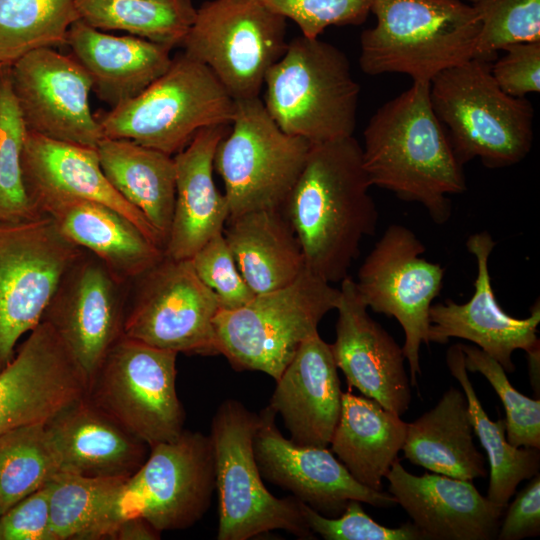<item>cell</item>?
Returning a JSON list of instances; mask_svg holds the SVG:
<instances>
[{"instance_id": "obj_9", "label": "cell", "mask_w": 540, "mask_h": 540, "mask_svg": "<svg viewBox=\"0 0 540 540\" xmlns=\"http://www.w3.org/2000/svg\"><path fill=\"white\" fill-rule=\"evenodd\" d=\"M259 414L234 399L223 401L211 423L210 438L218 494V540H247L272 530L315 539L294 496L277 498L263 483L253 439Z\"/></svg>"}, {"instance_id": "obj_2", "label": "cell", "mask_w": 540, "mask_h": 540, "mask_svg": "<svg viewBox=\"0 0 540 540\" xmlns=\"http://www.w3.org/2000/svg\"><path fill=\"white\" fill-rule=\"evenodd\" d=\"M429 88L413 82L377 109L363 132L362 161L371 186L421 204L433 222L444 224L452 213L449 196L467 185Z\"/></svg>"}, {"instance_id": "obj_30", "label": "cell", "mask_w": 540, "mask_h": 540, "mask_svg": "<svg viewBox=\"0 0 540 540\" xmlns=\"http://www.w3.org/2000/svg\"><path fill=\"white\" fill-rule=\"evenodd\" d=\"M413 465L472 481L485 477V458L474 444V429L463 390L450 387L437 404L411 423L402 447Z\"/></svg>"}, {"instance_id": "obj_20", "label": "cell", "mask_w": 540, "mask_h": 540, "mask_svg": "<svg viewBox=\"0 0 540 540\" xmlns=\"http://www.w3.org/2000/svg\"><path fill=\"white\" fill-rule=\"evenodd\" d=\"M495 245L487 231L469 236L466 247L477 263L474 293L463 304L451 299L432 304L428 340L429 344H446L450 338L468 340L495 359L505 372L512 373L515 371L512 360L515 350L522 349L527 355L539 351L540 304L537 301L530 315L523 319L508 315L500 307L488 267Z\"/></svg>"}, {"instance_id": "obj_16", "label": "cell", "mask_w": 540, "mask_h": 540, "mask_svg": "<svg viewBox=\"0 0 540 540\" xmlns=\"http://www.w3.org/2000/svg\"><path fill=\"white\" fill-rule=\"evenodd\" d=\"M10 81L28 131L91 148L104 138L89 105L91 78L71 54L33 50L10 65Z\"/></svg>"}, {"instance_id": "obj_44", "label": "cell", "mask_w": 540, "mask_h": 540, "mask_svg": "<svg viewBox=\"0 0 540 540\" xmlns=\"http://www.w3.org/2000/svg\"><path fill=\"white\" fill-rule=\"evenodd\" d=\"M49 482L0 516V540H54L50 522Z\"/></svg>"}, {"instance_id": "obj_43", "label": "cell", "mask_w": 540, "mask_h": 540, "mask_svg": "<svg viewBox=\"0 0 540 540\" xmlns=\"http://www.w3.org/2000/svg\"><path fill=\"white\" fill-rule=\"evenodd\" d=\"M286 20L294 21L301 35L319 38L329 26L360 25L370 13L372 0H261Z\"/></svg>"}, {"instance_id": "obj_25", "label": "cell", "mask_w": 540, "mask_h": 540, "mask_svg": "<svg viewBox=\"0 0 540 540\" xmlns=\"http://www.w3.org/2000/svg\"><path fill=\"white\" fill-rule=\"evenodd\" d=\"M59 472L128 478L150 447L93 404L87 396L45 423Z\"/></svg>"}, {"instance_id": "obj_32", "label": "cell", "mask_w": 540, "mask_h": 540, "mask_svg": "<svg viewBox=\"0 0 540 540\" xmlns=\"http://www.w3.org/2000/svg\"><path fill=\"white\" fill-rule=\"evenodd\" d=\"M96 149L110 184L143 214L165 246L175 203L173 156L128 139L103 138Z\"/></svg>"}, {"instance_id": "obj_36", "label": "cell", "mask_w": 540, "mask_h": 540, "mask_svg": "<svg viewBox=\"0 0 540 540\" xmlns=\"http://www.w3.org/2000/svg\"><path fill=\"white\" fill-rule=\"evenodd\" d=\"M45 423L0 434V516L59 472Z\"/></svg>"}, {"instance_id": "obj_23", "label": "cell", "mask_w": 540, "mask_h": 540, "mask_svg": "<svg viewBox=\"0 0 540 540\" xmlns=\"http://www.w3.org/2000/svg\"><path fill=\"white\" fill-rule=\"evenodd\" d=\"M21 164L27 195L38 212L42 204L55 200L97 202L128 218L164 251L158 232L106 178L96 148L54 140L27 130Z\"/></svg>"}, {"instance_id": "obj_5", "label": "cell", "mask_w": 540, "mask_h": 540, "mask_svg": "<svg viewBox=\"0 0 540 540\" xmlns=\"http://www.w3.org/2000/svg\"><path fill=\"white\" fill-rule=\"evenodd\" d=\"M429 96L462 166L478 158L487 168H504L529 154L533 106L525 97L505 93L487 61L473 58L439 73Z\"/></svg>"}, {"instance_id": "obj_19", "label": "cell", "mask_w": 540, "mask_h": 540, "mask_svg": "<svg viewBox=\"0 0 540 540\" xmlns=\"http://www.w3.org/2000/svg\"><path fill=\"white\" fill-rule=\"evenodd\" d=\"M259 416L253 451L260 473L299 501L330 518L340 516L351 500L374 507L397 504L391 494L356 481L331 450L299 446L286 439L276 427V413L269 406Z\"/></svg>"}, {"instance_id": "obj_47", "label": "cell", "mask_w": 540, "mask_h": 540, "mask_svg": "<svg viewBox=\"0 0 540 540\" xmlns=\"http://www.w3.org/2000/svg\"><path fill=\"white\" fill-rule=\"evenodd\" d=\"M160 532L141 518H130L119 523L110 533L111 540H155Z\"/></svg>"}, {"instance_id": "obj_8", "label": "cell", "mask_w": 540, "mask_h": 540, "mask_svg": "<svg viewBox=\"0 0 540 540\" xmlns=\"http://www.w3.org/2000/svg\"><path fill=\"white\" fill-rule=\"evenodd\" d=\"M235 100L205 64L176 54L136 97L94 114L104 138L128 139L174 156L206 127L230 125Z\"/></svg>"}, {"instance_id": "obj_48", "label": "cell", "mask_w": 540, "mask_h": 540, "mask_svg": "<svg viewBox=\"0 0 540 540\" xmlns=\"http://www.w3.org/2000/svg\"><path fill=\"white\" fill-rule=\"evenodd\" d=\"M539 354L540 351L528 354V370H529V377L531 384L534 388V390L539 395Z\"/></svg>"}, {"instance_id": "obj_38", "label": "cell", "mask_w": 540, "mask_h": 540, "mask_svg": "<svg viewBox=\"0 0 540 540\" xmlns=\"http://www.w3.org/2000/svg\"><path fill=\"white\" fill-rule=\"evenodd\" d=\"M126 478L58 472L50 480V522L54 540H79Z\"/></svg>"}, {"instance_id": "obj_50", "label": "cell", "mask_w": 540, "mask_h": 540, "mask_svg": "<svg viewBox=\"0 0 540 540\" xmlns=\"http://www.w3.org/2000/svg\"><path fill=\"white\" fill-rule=\"evenodd\" d=\"M2 65H3V64H0V69H1Z\"/></svg>"}, {"instance_id": "obj_45", "label": "cell", "mask_w": 540, "mask_h": 540, "mask_svg": "<svg viewBox=\"0 0 540 540\" xmlns=\"http://www.w3.org/2000/svg\"><path fill=\"white\" fill-rule=\"evenodd\" d=\"M505 55L492 67L498 86L514 97L540 91V41L507 46Z\"/></svg>"}, {"instance_id": "obj_22", "label": "cell", "mask_w": 540, "mask_h": 540, "mask_svg": "<svg viewBox=\"0 0 540 540\" xmlns=\"http://www.w3.org/2000/svg\"><path fill=\"white\" fill-rule=\"evenodd\" d=\"M385 478L391 494L425 540L497 538L504 506L479 493L472 481L437 473L416 476L396 461Z\"/></svg>"}, {"instance_id": "obj_42", "label": "cell", "mask_w": 540, "mask_h": 540, "mask_svg": "<svg viewBox=\"0 0 540 540\" xmlns=\"http://www.w3.org/2000/svg\"><path fill=\"white\" fill-rule=\"evenodd\" d=\"M200 280L216 295L221 309H235L254 293L242 277L223 232L208 240L191 258Z\"/></svg>"}, {"instance_id": "obj_29", "label": "cell", "mask_w": 540, "mask_h": 540, "mask_svg": "<svg viewBox=\"0 0 540 540\" xmlns=\"http://www.w3.org/2000/svg\"><path fill=\"white\" fill-rule=\"evenodd\" d=\"M223 235L255 295L287 286L306 268L300 242L282 210L228 217Z\"/></svg>"}, {"instance_id": "obj_31", "label": "cell", "mask_w": 540, "mask_h": 540, "mask_svg": "<svg viewBox=\"0 0 540 540\" xmlns=\"http://www.w3.org/2000/svg\"><path fill=\"white\" fill-rule=\"evenodd\" d=\"M407 423L378 402L350 391L342 393L341 412L330 448L353 478L382 491V480L398 461Z\"/></svg>"}, {"instance_id": "obj_24", "label": "cell", "mask_w": 540, "mask_h": 540, "mask_svg": "<svg viewBox=\"0 0 540 540\" xmlns=\"http://www.w3.org/2000/svg\"><path fill=\"white\" fill-rule=\"evenodd\" d=\"M330 344L307 338L276 380L269 407L299 446L328 448L338 423L342 391Z\"/></svg>"}, {"instance_id": "obj_1", "label": "cell", "mask_w": 540, "mask_h": 540, "mask_svg": "<svg viewBox=\"0 0 540 540\" xmlns=\"http://www.w3.org/2000/svg\"><path fill=\"white\" fill-rule=\"evenodd\" d=\"M370 187L353 136L312 144L282 207L306 267L331 284L348 276L362 240L376 231L378 210Z\"/></svg>"}, {"instance_id": "obj_14", "label": "cell", "mask_w": 540, "mask_h": 540, "mask_svg": "<svg viewBox=\"0 0 540 540\" xmlns=\"http://www.w3.org/2000/svg\"><path fill=\"white\" fill-rule=\"evenodd\" d=\"M216 295L191 259L164 257L128 287L123 336L187 355H217Z\"/></svg>"}, {"instance_id": "obj_10", "label": "cell", "mask_w": 540, "mask_h": 540, "mask_svg": "<svg viewBox=\"0 0 540 540\" xmlns=\"http://www.w3.org/2000/svg\"><path fill=\"white\" fill-rule=\"evenodd\" d=\"M230 125L214 157V169L224 182L229 217L254 210H282L312 144L282 131L259 97L235 100Z\"/></svg>"}, {"instance_id": "obj_7", "label": "cell", "mask_w": 540, "mask_h": 540, "mask_svg": "<svg viewBox=\"0 0 540 540\" xmlns=\"http://www.w3.org/2000/svg\"><path fill=\"white\" fill-rule=\"evenodd\" d=\"M339 298L340 289L306 267L287 286L220 309L214 318L218 354L236 370L260 371L276 381Z\"/></svg>"}, {"instance_id": "obj_3", "label": "cell", "mask_w": 540, "mask_h": 540, "mask_svg": "<svg viewBox=\"0 0 540 540\" xmlns=\"http://www.w3.org/2000/svg\"><path fill=\"white\" fill-rule=\"evenodd\" d=\"M376 24L360 35L359 65L371 76L428 82L475 58L480 21L463 0H372Z\"/></svg>"}, {"instance_id": "obj_33", "label": "cell", "mask_w": 540, "mask_h": 540, "mask_svg": "<svg viewBox=\"0 0 540 540\" xmlns=\"http://www.w3.org/2000/svg\"><path fill=\"white\" fill-rule=\"evenodd\" d=\"M446 364L458 380L468 402V409L479 441L490 466L487 498L506 507L517 486L539 473L540 452L537 448L515 447L507 441L504 419L492 421L482 407L468 377L461 343L449 347Z\"/></svg>"}, {"instance_id": "obj_21", "label": "cell", "mask_w": 540, "mask_h": 540, "mask_svg": "<svg viewBox=\"0 0 540 540\" xmlns=\"http://www.w3.org/2000/svg\"><path fill=\"white\" fill-rule=\"evenodd\" d=\"M340 283L336 338L330 344L336 366L349 387L401 417L411 402L402 347L371 318L355 280L347 276Z\"/></svg>"}, {"instance_id": "obj_34", "label": "cell", "mask_w": 540, "mask_h": 540, "mask_svg": "<svg viewBox=\"0 0 540 540\" xmlns=\"http://www.w3.org/2000/svg\"><path fill=\"white\" fill-rule=\"evenodd\" d=\"M80 20L98 30H123L171 47L182 43L194 21L192 0H76Z\"/></svg>"}, {"instance_id": "obj_18", "label": "cell", "mask_w": 540, "mask_h": 540, "mask_svg": "<svg viewBox=\"0 0 540 540\" xmlns=\"http://www.w3.org/2000/svg\"><path fill=\"white\" fill-rule=\"evenodd\" d=\"M128 287L85 251L64 275L43 315L89 381L123 336Z\"/></svg>"}, {"instance_id": "obj_40", "label": "cell", "mask_w": 540, "mask_h": 540, "mask_svg": "<svg viewBox=\"0 0 540 540\" xmlns=\"http://www.w3.org/2000/svg\"><path fill=\"white\" fill-rule=\"evenodd\" d=\"M472 5L480 21L475 58L488 62L509 45L540 41V0H479Z\"/></svg>"}, {"instance_id": "obj_41", "label": "cell", "mask_w": 540, "mask_h": 540, "mask_svg": "<svg viewBox=\"0 0 540 540\" xmlns=\"http://www.w3.org/2000/svg\"><path fill=\"white\" fill-rule=\"evenodd\" d=\"M358 500L347 503L338 517H326L300 501L302 515L314 534L326 540H423L421 531L412 523L386 527L365 513ZM425 540V539H424Z\"/></svg>"}, {"instance_id": "obj_12", "label": "cell", "mask_w": 540, "mask_h": 540, "mask_svg": "<svg viewBox=\"0 0 540 540\" xmlns=\"http://www.w3.org/2000/svg\"><path fill=\"white\" fill-rule=\"evenodd\" d=\"M286 19L261 0H210L198 9L182 43L208 66L234 100L259 97L269 69L283 56Z\"/></svg>"}, {"instance_id": "obj_26", "label": "cell", "mask_w": 540, "mask_h": 540, "mask_svg": "<svg viewBox=\"0 0 540 540\" xmlns=\"http://www.w3.org/2000/svg\"><path fill=\"white\" fill-rule=\"evenodd\" d=\"M229 125L199 130L190 143L173 156L175 164V203L164 255L191 259L214 235L223 232L229 217L224 194L214 178L217 146Z\"/></svg>"}, {"instance_id": "obj_46", "label": "cell", "mask_w": 540, "mask_h": 540, "mask_svg": "<svg viewBox=\"0 0 540 540\" xmlns=\"http://www.w3.org/2000/svg\"><path fill=\"white\" fill-rule=\"evenodd\" d=\"M529 483L505 508L500 523L498 540H520L540 534V474L529 479Z\"/></svg>"}, {"instance_id": "obj_6", "label": "cell", "mask_w": 540, "mask_h": 540, "mask_svg": "<svg viewBox=\"0 0 540 540\" xmlns=\"http://www.w3.org/2000/svg\"><path fill=\"white\" fill-rule=\"evenodd\" d=\"M264 105L287 134L318 144L353 136L360 86L345 53L300 35L265 76Z\"/></svg>"}, {"instance_id": "obj_49", "label": "cell", "mask_w": 540, "mask_h": 540, "mask_svg": "<svg viewBox=\"0 0 540 540\" xmlns=\"http://www.w3.org/2000/svg\"><path fill=\"white\" fill-rule=\"evenodd\" d=\"M463 1H464V0H463ZM465 1H467V2H470V3L474 4V3L478 2L479 0H465Z\"/></svg>"}, {"instance_id": "obj_27", "label": "cell", "mask_w": 540, "mask_h": 540, "mask_svg": "<svg viewBox=\"0 0 540 540\" xmlns=\"http://www.w3.org/2000/svg\"><path fill=\"white\" fill-rule=\"evenodd\" d=\"M66 45L86 70L96 96L111 108L144 91L169 68L171 47L133 35L116 36L77 20Z\"/></svg>"}, {"instance_id": "obj_17", "label": "cell", "mask_w": 540, "mask_h": 540, "mask_svg": "<svg viewBox=\"0 0 540 540\" xmlns=\"http://www.w3.org/2000/svg\"><path fill=\"white\" fill-rule=\"evenodd\" d=\"M89 380L46 321H41L0 372V434L45 423L87 395Z\"/></svg>"}, {"instance_id": "obj_28", "label": "cell", "mask_w": 540, "mask_h": 540, "mask_svg": "<svg viewBox=\"0 0 540 540\" xmlns=\"http://www.w3.org/2000/svg\"><path fill=\"white\" fill-rule=\"evenodd\" d=\"M39 212L49 216L70 242L97 257L124 285L164 257L163 249L134 223L103 204L63 199L42 204Z\"/></svg>"}, {"instance_id": "obj_15", "label": "cell", "mask_w": 540, "mask_h": 540, "mask_svg": "<svg viewBox=\"0 0 540 540\" xmlns=\"http://www.w3.org/2000/svg\"><path fill=\"white\" fill-rule=\"evenodd\" d=\"M424 244L409 228L387 227L358 270L355 286L376 313L395 318L403 328L402 347L411 386L417 384L420 346L429 345V312L439 295L445 269L422 257Z\"/></svg>"}, {"instance_id": "obj_35", "label": "cell", "mask_w": 540, "mask_h": 540, "mask_svg": "<svg viewBox=\"0 0 540 540\" xmlns=\"http://www.w3.org/2000/svg\"><path fill=\"white\" fill-rule=\"evenodd\" d=\"M76 0H0V64L11 65L40 48L66 45L80 20Z\"/></svg>"}, {"instance_id": "obj_11", "label": "cell", "mask_w": 540, "mask_h": 540, "mask_svg": "<svg viewBox=\"0 0 540 540\" xmlns=\"http://www.w3.org/2000/svg\"><path fill=\"white\" fill-rule=\"evenodd\" d=\"M177 353L121 336L89 381L87 398L149 447L176 439L185 413Z\"/></svg>"}, {"instance_id": "obj_37", "label": "cell", "mask_w": 540, "mask_h": 540, "mask_svg": "<svg viewBox=\"0 0 540 540\" xmlns=\"http://www.w3.org/2000/svg\"><path fill=\"white\" fill-rule=\"evenodd\" d=\"M26 132L27 129L11 87L10 65H2L0 69V221L20 222L42 216L30 201L23 179L21 157Z\"/></svg>"}, {"instance_id": "obj_13", "label": "cell", "mask_w": 540, "mask_h": 540, "mask_svg": "<svg viewBox=\"0 0 540 540\" xmlns=\"http://www.w3.org/2000/svg\"><path fill=\"white\" fill-rule=\"evenodd\" d=\"M85 250L47 215L0 221V372L21 336L41 321L64 275Z\"/></svg>"}, {"instance_id": "obj_4", "label": "cell", "mask_w": 540, "mask_h": 540, "mask_svg": "<svg viewBox=\"0 0 540 540\" xmlns=\"http://www.w3.org/2000/svg\"><path fill=\"white\" fill-rule=\"evenodd\" d=\"M216 490L210 436L183 430L150 447L144 463L124 479L79 540L108 539L122 521L141 518L160 533L183 530L207 512Z\"/></svg>"}, {"instance_id": "obj_39", "label": "cell", "mask_w": 540, "mask_h": 540, "mask_svg": "<svg viewBox=\"0 0 540 540\" xmlns=\"http://www.w3.org/2000/svg\"><path fill=\"white\" fill-rule=\"evenodd\" d=\"M461 348L467 371L482 374L504 406L507 441L515 447L540 449V400L516 390L503 367L477 346L461 344Z\"/></svg>"}]
</instances>
